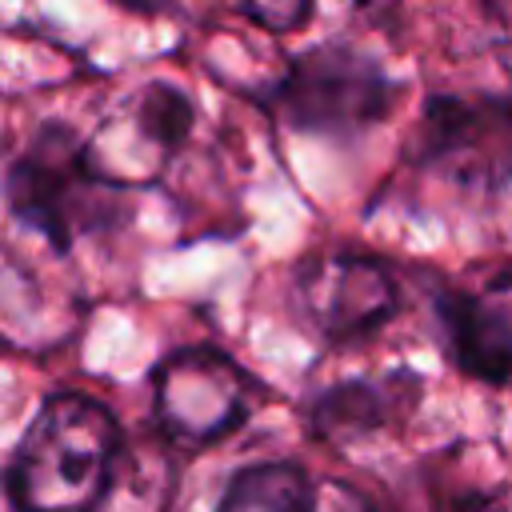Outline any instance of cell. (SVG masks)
<instances>
[{
	"instance_id": "obj_1",
	"label": "cell",
	"mask_w": 512,
	"mask_h": 512,
	"mask_svg": "<svg viewBox=\"0 0 512 512\" xmlns=\"http://www.w3.org/2000/svg\"><path fill=\"white\" fill-rule=\"evenodd\" d=\"M120 432L104 404L60 392L40 404L8 464L16 512H96L108 492Z\"/></svg>"
},
{
	"instance_id": "obj_2",
	"label": "cell",
	"mask_w": 512,
	"mask_h": 512,
	"mask_svg": "<svg viewBox=\"0 0 512 512\" xmlns=\"http://www.w3.org/2000/svg\"><path fill=\"white\" fill-rule=\"evenodd\" d=\"M392 100L396 84L388 72L348 44H320L300 52L276 84L280 116L292 128L320 136H352L388 116Z\"/></svg>"
},
{
	"instance_id": "obj_3",
	"label": "cell",
	"mask_w": 512,
	"mask_h": 512,
	"mask_svg": "<svg viewBox=\"0 0 512 512\" xmlns=\"http://www.w3.org/2000/svg\"><path fill=\"white\" fill-rule=\"evenodd\" d=\"M104 188L112 184H104L92 172L84 144L60 124L40 128L24 156L8 168L12 216L44 240H52L56 248H68L76 232L100 220V208L108 204L100 196Z\"/></svg>"
},
{
	"instance_id": "obj_4",
	"label": "cell",
	"mask_w": 512,
	"mask_h": 512,
	"mask_svg": "<svg viewBox=\"0 0 512 512\" xmlns=\"http://www.w3.org/2000/svg\"><path fill=\"white\" fill-rule=\"evenodd\" d=\"M156 420L180 444H212L236 432L252 412L248 372L216 348H180L160 360L156 376Z\"/></svg>"
},
{
	"instance_id": "obj_5",
	"label": "cell",
	"mask_w": 512,
	"mask_h": 512,
	"mask_svg": "<svg viewBox=\"0 0 512 512\" xmlns=\"http://www.w3.org/2000/svg\"><path fill=\"white\" fill-rule=\"evenodd\" d=\"M188 128H192L188 96L172 84H148L96 128L84 152L104 184H144L168 164V156L188 136Z\"/></svg>"
},
{
	"instance_id": "obj_6",
	"label": "cell",
	"mask_w": 512,
	"mask_h": 512,
	"mask_svg": "<svg viewBox=\"0 0 512 512\" xmlns=\"http://www.w3.org/2000/svg\"><path fill=\"white\" fill-rule=\"evenodd\" d=\"M296 300L320 336L356 340L396 316L400 292L384 260L360 252H328L300 268Z\"/></svg>"
},
{
	"instance_id": "obj_7",
	"label": "cell",
	"mask_w": 512,
	"mask_h": 512,
	"mask_svg": "<svg viewBox=\"0 0 512 512\" xmlns=\"http://www.w3.org/2000/svg\"><path fill=\"white\" fill-rule=\"evenodd\" d=\"M452 360L484 380H512V276H492L472 292H452L440 304Z\"/></svg>"
},
{
	"instance_id": "obj_8",
	"label": "cell",
	"mask_w": 512,
	"mask_h": 512,
	"mask_svg": "<svg viewBox=\"0 0 512 512\" xmlns=\"http://www.w3.org/2000/svg\"><path fill=\"white\" fill-rule=\"evenodd\" d=\"M216 512H316V488L288 460H264L232 472Z\"/></svg>"
},
{
	"instance_id": "obj_9",
	"label": "cell",
	"mask_w": 512,
	"mask_h": 512,
	"mask_svg": "<svg viewBox=\"0 0 512 512\" xmlns=\"http://www.w3.org/2000/svg\"><path fill=\"white\" fill-rule=\"evenodd\" d=\"M388 400H392L388 384H344V388H336L320 400L316 428L324 436L352 432V428H372L388 416Z\"/></svg>"
},
{
	"instance_id": "obj_10",
	"label": "cell",
	"mask_w": 512,
	"mask_h": 512,
	"mask_svg": "<svg viewBox=\"0 0 512 512\" xmlns=\"http://www.w3.org/2000/svg\"><path fill=\"white\" fill-rule=\"evenodd\" d=\"M240 8L268 32L284 36V32H296L312 20V8L316 0H240Z\"/></svg>"
},
{
	"instance_id": "obj_11",
	"label": "cell",
	"mask_w": 512,
	"mask_h": 512,
	"mask_svg": "<svg viewBox=\"0 0 512 512\" xmlns=\"http://www.w3.org/2000/svg\"><path fill=\"white\" fill-rule=\"evenodd\" d=\"M316 512H380V508H372L356 488L328 480V484L316 492Z\"/></svg>"
},
{
	"instance_id": "obj_12",
	"label": "cell",
	"mask_w": 512,
	"mask_h": 512,
	"mask_svg": "<svg viewBox=\"0 0 512 512\" xmlns=\"http://www.w3.org/2000/svg\"><path fill=\"white\" fill-rule=\"evenodd\" d=\"M460 512H512V500H504V496H476Z\"/></svg>"
},
{
	"instance_id": "obj_13",
	"label": "cell",
	"mask_w": 512,
	"mask_h": 512,
	"mask_svg": "<svg viewBox=\"0 0 512 512\" xmlns=\"http://www.w3.org/2000/svg\"><path fill=\"white\" fill-rule=\"evenodd\" d=\"M120 4H128V8H140V12H156L164 0H120Z\"/></svg>"
}]
</instances>
